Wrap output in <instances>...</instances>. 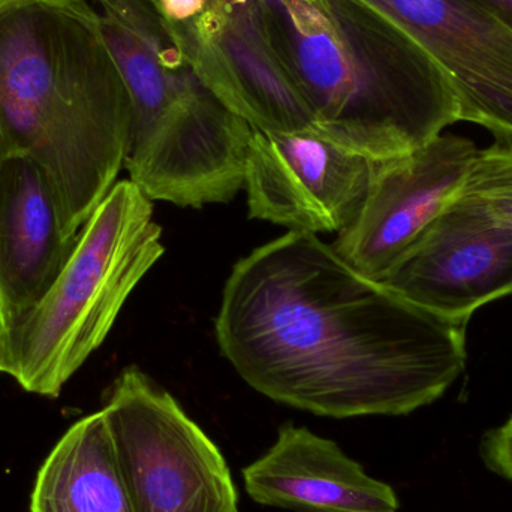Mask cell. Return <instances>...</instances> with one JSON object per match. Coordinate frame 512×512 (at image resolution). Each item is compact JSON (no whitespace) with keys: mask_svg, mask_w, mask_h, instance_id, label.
Segmentation results:
<instances>
[{"mask_svg":"<svg viewBox=\"0 0 512 512\" xmlns=\"http://www.w3.org/2000/svg\"><path fill=\"white\" fill-rule=\"evenodd\" d=\"M466 324L409 303L316 234L289 231L234 265L216 339L273 402L319 417H399L462 375Z\"/></svg>","mask_w":512,"mask_h":512,"instance_id":"6da1fadb","label":"cell"},{"mask_svg":"<svg viewBox=\"0 0 512 512\" xmlns=\"http://www.w3.org/2000/svg\"><path fill=\"white\" fill-rule=\"evenodd\" d=\"M132 104L86 0H0V165L33 159L75 242L128 158Z\"/></svg>","mask_w":512,"mask_h":512,"instance_id":"7a4b0ae2","label":"cell"},{"mask_svg":"<svg viewBox=\"0 0 512 512\" xmlns=\"http://www.w3.org/2000/svg\"><path fill=\"white\" fill-rule=\"evenodd\" d=\"M277 59L334 143L381 162L420 149L460 122L432 57L358 0H262Z\"/></svg>","mask_w":512,"mask_h":512,"instance_id":"3957f363","label":"cell"},{"mask_svg":"<svg viewBox=\"0 0 512 512\" xmlns=\"http://www.w3.org/2000/svg\"><path fill=\"white\" fill-rule=\"evenodd\" d=\"M164 252L152 201L120 180L81 228L41 300L9 327L6 375L27 393L59 397Z\"/></svg>","mask_w":512,"mask_h":512,"instance_id":"277c9868","label":"cell"},{"mask_svg":"<svg viewBox=\"0 0 512 512\" xmlns=\"http://www.w3.org/2000/svg\"><path fill=\"white\" fill-rule=\"evenodd\" d=\"M102 412L135 512H239L219 448L146 373L123 370Z\"/></svg>","mask_w":512,"mask_h":512,"instance_id":"5b68a950","label":"cell"},{"mask_svg":"<svg viewBox=\"0 0 512 512\" xmlns=\"http://www.w3.org/2000/svg\"><path fill=\"white\" fill-rule=\"evenodd\" d=\"M168 29L197 80L256 131H315L274 53L262 0H209L194 21Z\"/></svg>","mask_w":512,"mask_h":512,"instance_id":"8992f818","label":"cell"},{"mask_svg":"<svg viewBox=\"0 0 512 512\" xmlns=\"http://www.w3.org/2000/svg\"><path fill=\"white\" fill-rule=\"evenodd\" d=\"M375 162L316 131L254 129L245 189L249 218L295 233H343L360 215Z\"/></svg>","mask_w":512,"mask_h":512,"instance_id":"52a82bcc","label":"cell"},{"mask_svg":"<svg viewBox=\"0 0 512 512\" xmlns=\"http://www.w3.org/2000/svg\"><path fill=\"white\" fill-rule=\"evenodd\" d=\"M254 128L200 81L129 150V180L150 201L180 207L230 203L245 188Z\"/></svg>","mask_w":512,"mask_h":512,"instance_id":"ba28073f","label":"cell"},{"mask_svg":"<svg viewBox=\"0 0 512 512\" xmlns=\"http://www.w3.org/2000/svg\"><path fill=\"white\" fill-rule=\"evenodd\" d=\"M381 282L421 309L468 322L512 294V227L459 194Z\"/></svg>","mask_w":512,"mask_h":512,"instance_id":"9c48e42d","label":"cell"},{"mask_svg":"<svg viewBox=\"0 0 512 512\" xmlns=\"http://www.w3.org/2000/svg\"><path fill=\"white\" fill-rule=\"evenodd\" d=\"M414 39L442 69L460 122L512 146V30L477 0H358Z\"/></svg>","mask_w":512,"mask_h":512,"instance_id":"30bf717a","label":"cell"},{"mask_svg":"<svg viewBox=\"0 0 512 512\" xmlns=\"http://www.w3.org/2000/svg\"><path fill=\"white\" fill-rule=\"evenodd\" d=\"M478 152L468 138L441 134L408 155L375 162L360 215L333 243L337 254L381 280L460 194Z\"/></svg>","mask_w":512,"mask_h":512,"instance_id":"8fae6325","label":"cell"},{"mask_svg":"<svg viewBox=\"0 0 512 512\" xmlns=\"http://www.w3.org/2000/svg\"><path fill=\"white\" fill-rule=\"evenodd\" d=\"M256 504L297 512H397L393 487L370 477L330 439L285 424L273 447L243 469Z\"/></svg>","mask_w":512,"mask_h":512,"instance_id":"7c38bea8","label":"cell"},{"mask_svg":"<svg viewBox=\"0 0 512 512\" xmlns=\"http://www.w3.org/2000/svg\"><path fill=\"white\" fill-rule=\"evenodd\" d=\"M74 243L41 167L27 156L0 165V310L8 330L41 300Z\"/></svg>","mask_w":512,"mask_h":512,"instance_id":"4fadbf2b","label":"cell"},{"mask_svg":"<svg viewBox=\"0 0 512 512\" xmlns=\"http://www.w3.org/2000/svg\"><path fill=\"white\" fill-rule=\"evenodd\" d=\"M98 2L102 33L131 98V150L198 80L149 0Z\"/></svg>","mask_w":512,"mask_h":512,"instance_id":"5bb4252c","label":"cell"},{"mask_svg":"<svg viewBox=\"0 0 512 512\" xmlns=\"http://www.w3.org/2000/svg\"><path fill=\"white\" fill-rule=\"evenodd\" d=\"M30 512H135L102 409L54 445L36 475Z\"/></svg>","mask_w":512,"mask_h":512,"instance_id":"9a60e30c","label":"cell"},{"mask_svg":"<svg viewBox=\"0 0 512 512\" xmlns=\"http://www.w3.org/2000/svg\"><path fill=\"white\" fill-rule=\"evenodd\" d=\"M460 194L512 227V146L495 143L480 150Z\"/></svg>","mask_w":512,"mask_h":512,"instance_id":"2e32d148","label":"cell"},{"mask_svg":"<svg viewBox=\"0 0 512 512\" xmlns=\"http://www.w3.org/2000/svg\"><path fill=\"white\" fill-rule=\"evenodd\" d=\"M480 451L489 471L512 481V417L486 433Z\"/></svg>","mask_w":512,"mask_h":512,"instance_id":"e0dca14e","label":"cell"},{"mask_svg":"<svg viewBox=\"0 0 512 512\" xmlns=\"http://www.w3.org/2000/svg\"><path fill=\"white\" fill-rule=\"evenodd\" d=\"M477 2L512 30V0H477Z\"/></svg>","mask_w":512,"mask_h":512,"instance_id":"ac0fdd59","label":"cell"},{"mask_svg":"<svg viewBox=\"0 0 512 512\" xmlns=\"http://www.w3.org/2000/svg\"><path fill=\"white\" fill-rule=\"evenodd\" d=\"M9 366V330L0 310V373H8Z\"/></svg>","mask_w":512,"mask_h":512,"instance_id":"d6986e66","label":"cell"}]
</instances>
